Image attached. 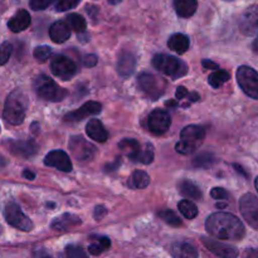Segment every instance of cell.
Returning a JSON list of instances; mask_svg holds the SVG:
<instances>
[{
	"mask_svg": "<svg viewBox=\"0 0 258 258\" xmlns=\"http://www.w3.org/2000/svg\"><path fill=\"white\" fill-rule=\"evenodd\" d=\"M206 228L209 234L226 241H241L246 234L243 223L236 216L226 212H217L209 216Z\"/></svg>",
	"mask_w": 258,
	"mask_h": 258,
	"instance_id": "obj_1",
	"label": "cell"
},
{
	"mask_svg": "<svg viewBox=\"0 0 258 258\" xmlns=\"http://www.w3.org/2000/svg\"><path fill=\"white\" fill-rule=\"evenodd\" d=\"M28 110V97L20 90H15L5 101L3 117L10 125L18 126L23 123Z\"/></svg>",
	"mask_w": 258,
	"mask_h": 258,
	"instance_id": "obj_2",
	"label": "cell"
},
{
	"mask_svg": "<svg viewBox=\"0 0 258 258\" xmlns=\"http://www.w3.org/2000/svg\"><path fill=\"white\" fill-rule=\"evenodd\" d=\"M206 138V130L202 126L189 125L183 128L180 134V141L176 144L175 149L179 154L188 155L197 150V148L202 145Z\"/></svg>",
	"mask_w": 258,
	"mask_h": 258,
	"instance_id": "obj_3",
	"label": "cell"
},
{
	"mask_svg": "<svg viewBox=\"0 0 258 258\" xmlns=\"http://www.w3.org/2000/svg\"><path fill=\"white\" fill-rule=\"evenodd\" d=\"M153 66L165 76H169L173 80L180 78L188 73V67L183 60L176 57L168 54H156L153 58Z\"/></svg>",
	"mask_w": 258,
	"mask_h": 258,
	"instance_id": "obj_4",
	"label": "cell"
},
{
	"mask_svg": "<svg viewBox=\"0 0 258 258\" xmlns=\"http://www.w3.org/2000/svg\"><path fill=\"white\" fill-rule=\"evenodd\" d=\"M34 90L40 98L47 101H53V102L62 101L67 96V91L64 88L59 87L54 81L50 80L48 76L44 75L38 76L35 78Z\"/></svg>",
	"mask_w": 258,
	"mask_h": 258,
	"instance_id": "obj_5",
	"label": "cell"
},
{
	"mask_svg": "<svg viewBox=\"0 0 258 258\" xmlns=\"http://www.w3.org/2000/svg\"><path fill=\"white\" fill-rule=\"evenodd\" d=\"M138 85L140 90L151 100L161 97L165 93L166 82L161 77L154 76L151 73H141L138 77Z\"/></svg>",
	"mask_w": 258,
	"mask_h": 258,
	"instance_id": "obj_6",
	"label": "cell"
},
{
	"mask_svg": "<svg viewBox=\"0 0 258 258\" xmlns=\"http://www.w3.org/2000/svg\"><path fill=\"white\" fill-rule=\"evenodd\" d=\"M237 81L247 96L258 100V73L248 66H241L237 71Z\"/></svg>",
	"mask_w": 258,
	"mask_h": 258,
	"instance_id": "obj_7",
	"label": "cell"
},
{
	"mask_svg": "<svg viewBox=\"0 0 258 258\" xmlns=\"http://www.w3.org/2000/svg\"><path fill=\"white\" fill-rule=\"evenodd\" d=\"M5 221L14 228L20 229V231L29 232L33 229V223L27 216L22 212L20 207L15 203H9L5 207L4 211Z\"/></svg>",
	"mask_w": 258,
	"mask_h": 258,
	"instance_id": "obj_8",
	"label": "cell"
},
{
	"mask_svg": "<svg viewBox=\"0 0 258 258\" xmlns=\"http://www.w3.org/2000/svg\"><path fill=\"white\" fill-rule=\"evenodd\" d=\"M70 150L72 155L81 163L91 161L97 153V149L92 144L88 143L87 140H85L82 136H73L71 139Z\"/></svg>",
	"mask_w": 258,
	"mask_h": 258,
	"instance_id": "obj_9",
	"label": "cell"
},
{
	"mask_svg": "<svg viewBox=\"0 0 258 258\" xmlns=\"http://www.w3.org/2000/svg\"><path fill=\"white\" fill-rule=\"evenodd\" d=\"M50 71L55 77L63 81L71 80L77 73V66L66 55H55L50 62Z\"/></svg>",
	"mask_w": 258,
	"mask_h": 258,
	"instance_id": "obj_10",
	"label": "cell"
},
{
	"mask_svg": "<svg viewBox=\"0 0 258 258\" xmlns=\"http://www.w3.org/2000/svg\"><path fill=\"white\" fill-rule=\"evenodd\" d=\"M239 211L244 221L258 231V198L253 194H244L239 201Z\"/></svg>",
	"mask_w": 258,
	"mask_h": 258,
	"instance_id": "obj_11",
	"label": "cell"
},
{
	"mask_svg": "<svg viewBox=\"0 0 258 258\" xmlns=\"http://www.w3.org/2000/svg\"><path fill=\"white\" fill-rule=\"evenodd\" d=\"M171 125V118L166 111L154 110L149 113L148 127L149 130L156 135H163L169 130Z\"/></svg>",
	"mask_w": 258,
	"mask_h": 258,
	"instance_id": "obj_12",
	"label": "cell"
},
{
	"mask_svg": "<svg viewBox=\"0 0 258 258\" xmlns=\"http://www.w3.org/2000/svg\"><path fill=\"white\" fill-rule=\"evenodd\" d=\"M239 29L249 37L258 34V5H252L244 10L239 19Z\"/></svg>",
	"mask_w": 258,
	"mask_h": 258,
	"instance_id": "obj_13",
	"label": "cell"
},
{
	"mask_svg": "<svg viewBox=\"0 0 258 258\" xmlns=\"http://www.w3.org/2000/svg\"><path fill=\"white\" fill-rule=\"evenodd\" d=\"M202 242H203L204 246L214 253L216 256L221 258H237L238 257L239 252L236 247L229 246V244L223 243V242L216 241V239L208 238V237H203L202 238Z\"/></svg>",
	"mask_w": 258,
	"mask_h": 258,
	"instance_id": "obj_14",
	"label": "cell"
},
{
	"mask_svg": "<svg viewBox=\"0 0 258 258\" xmlns=\"http://www.w3.org/2000/svg\"><path fill=\"white\" fill-rule=\"evenodd\" d=\"M44 164L50 168H55L64 173H70L72 170V161L67 153L63 150H53L45 156Z\"/></svg>",
	"mask_w": 258,
	"mask_h": 258,
	"instance_id": "obj_15",
	"label": "cell"
},
{
	"mask_svg": "<svg viewBox=\"0 0 258 258\" xmlns=\"http://www.w3.org/2000/svg\"><path fill=\"white\" fill-rule=\"evenodd\" d=\"M101 110H102L101 103L96 102V101H90V102L81 106L78 110L67 113V115L64 116V120L67 121V122H78V121H82L83 118L88 117V116L97 115V113L101 112Z\"/></svg>",
	"mask_w": 258,
	"mask_h": 258,
	"instance_id": "obj_16",
	"label": "cell"
},
{
	"mask_svg": "<svg viewBox=\"0 0 258 258\" xmlns=\"http://www.w3.org/2000/svg\"><path fill=\"white\" fill-rule=\"evenodd\" d=\"M10 153L22 158H32L37 154V144L33 140H12L8 143Z\"/></svg>",
	"mask_w": 258,
	"mask_h": 258,
	"instance_id": "obj_17",
	"label": "cell"
},
{
	"mask_svg": "<svg viewBox=\"0 0 258 258\" xmlns=\"http://www.w3.org/2000/svg\"><path fill=\"white\" fill-rule=\"evenodd\" d=\"M49 37L54 43H64L71 37V28L68 27L67 22L58 20L53 23L49 28Z\"/></svg>",
	"mask_w": 258,
	"mask_h": 258,
	"instance_id": "obj_18",
	"label": "cell"
},
{
	"mask_svg": "<svg viewBox=\"0 0 258 258\" xmlns=\"http://www.w3.org/2000/svg\"><path fill=\"white\" fill-rule=\"evenodd\" d=\"M30 22H32V18H30L29 13L24 9H20L18 10L17 14L8 22V27H9V29L12 30V32L19 33L27 29L30 25Z\"/></svg>",
	"mask_w": 258,
	"mask_h": 258,
	"instance_id": "obj_19",
	"label": "cell"
},
{
	"mask_svg": "<svg viewBox=\"0 0 258 258\" xmlns=\"http://www.w3.org/2000/svg\"><path fill=\"white\" fill-rule=\"evenodd\" d=\"M86 133L92 140L98 141V143H105L108 138V133L106 131L105 126L100 120H96V118L88 121L86 125Z\"/></svg>",
	"mask_w": 258,
	"mask_h": 258,
	"instance_id": "obj_20",
	"label": "cell"
},
{
	"mask_svg": "<svg viewBox=\"0 0 258 258\" xmlns=\"http://www.w3.org/2000/svg\"><path fill=\"white\" fill-rule=\"evenodd\" d=\"M136 67V58L133 53L122 52L118 55L117 60V72L123 77L133 75Z\"/></svg>",
	"mask_w": 258,
	"mask_h": 258,
	"instance_id": "obj_21",
	"label": "cell"
},
{
	"mask_svg": "<svg viewBox=\"0 0 258 258\" xmlns=\"http://www.w3.org/2000/svg\"><path fill=\"white\" fill-rule=\"evenodd\" d=\"M174 258H198V251L193 244L188 242H176L171 247Z\"/></svg>",
	"mask_w": 258,
	"mask_h": 258,
	"instance_id": "obj_22",
	"label": "cell"
},
{
	"mask_svg": "<svg viewBox=\"0 0 258 258\" xmlns=\"http://www.w3.org/2000/svg\"><path fill=\"white\" fill-rule=\"evenodd\" d=\"M81 224V219L73 214H63L52 222V228L58 232H64Z\"/></svg>",
	"mask_w": 258,
	"mask_h": 258,
	"instance_id": "obj_23",
	"label": "cell"
},
{
	"mask_svg": "<svg viewBox=\"0 0 258 258\" xmlns=\"http://www.w3.org/2000/svg\"><path fill=\"white\" fill-rule=\"evenodd\" d=\"M189 45H190V40L185 34H181V33L173 34L168 40V47L179 54L185 53L189 49Z\"/></svg>",
	"mask_w": 258,
	"mask_h": 258,
	"instance_id": "obj_24",
	"label": "cell"
},
{
	"mask_svg": "<svg viewBox=\"0 0 258 258\" xmlns=\"http://www.w3.org/2000/svg\"><path fill=\"white\" fill-rule=\"evenodd\" d=\"M174 8L179 17L189 18L197 12L198 2L197 0H174Z\"/></svg>",
	"mask_w": 258,
	"mask_h": 258,
	"instance_id": "obj_25",
	"label": "cell"
},
{
	"mask_svg": "<svg viewBox=\"0 0 258 258\" xmlns=\"http://www.w3.org/2000/svg\"><path fill=\"white\" fill-rule=\"evenodd\" d=\"M118 149L121 153L125 154L127 158H130L133 161H136L139 154H140L141 148L139 141L134 140V139H123L120 144H118Z\"/></svg>",
	"mask_w": 258,
	"mask_h": 258,
	"instance_id": "obj_26",
	"label": "cell"
},
{
	"mask_svg": "<svg viewBox=\"0 0 258 258\" xmlns=\"http://www.w3.org/2000/svg\"><path fill=\"white\" fill-rule=\"evenodd\" d=\"M179 191H180L181 196H184L185 198L194 199V201H199L202 198V191L193 181L190 180H183L179 184Z\"/></svg>",
	"mask_w": 258,
	"mask_h": 258,
	"instance_id": "obj_27",
	"label": "cell"
},
{
	"mask_svg": "<svg viewBox=\"0 0 258 258\" xmlns=\"http://www.w3.org/2000/svg\"><path fill=\"white\" fill-rule=\"evenodd\" d=\"M92 239H95V242L90 244L88 247V252L93 256H98L102 252H105L106 249L110 248L111 242L107 237H92Z\"/></svg>",
	"mask_w": 258,
	"mask_h": 258,
	"instance_id": "obj_28",
	"label": "cell"
},
{
	"mask_svg": "<svg viewBox=\"0 0 258 258\" xmlns=\"http://www.w3.org/2000/svg\"><path fill=\"white\" fill-rule=\"evenodd\" d=\"M67 24L68 27L72 30L77 33L85 32L86 28H87V23H86V19L80 14H70L67 17Z\"/></svg>",
	"mask_w": 258,
	"mask_h": 258,
	"instance_id": "obj_29",
	"label": "cell"
},
{
	"mask_svg": "<svg viewBox=\"0 0 258 258\" xmlns=\"http://www.w3.org/2000/svg\"><path fill=\"white\" fill-rule=\"evenodd\" d=\"M178 208L180 211V213L186 219H193L198 216V208H197V206L191 201H188V199H184V201L179 202Z\"/></svg>",
	"mask_w": 258,
	"mask_h": 258,
	"instance_id": "obj_30",
	"label": "cell"
},
{
	"mask_svg": "<svg viewBox=\"0 0 258 258\" xmlns=\"http://www.w3.org/2000/svg\"><path fill=\"white\" fill-rule=\"evenodd\" d=\"M131 181V185L134 188H138V189H144L150 184V176L143 170H136L135 173L133 174L130 179Z\"/></svg>",
	"mask_w": 258,
	"mask_h": 258,
	"instance_id": "obj_31",
	"label": "cell"
},
{
	"mask_svg": "<svg viewBox=\"0 0 258 258\" xmlns=\"http://www.w3.org/2000/svg\"><path fill=\"white\" fill-rule=\"evenodd\" d=\"M229 78H231V76H229V73L227 72V71L219 70V71H217V72L212 73V75L209 76L208 82H209V85L212 86V87L218 88V87H221V86H223L224 83H226L227 81L229 80Z\"/></svg>",
	"mask_w": 258,
	"mask_h": 258,
	"instance_id": "obj_32",
	"label": "cell"
},
{
	"mask_svg": "<svg viewBox=\"0 0 258 258\" xmlns=\"http://www.w3.org/2000/svg\"><path fill=\"white\" fill-rule=\"evenodd\" d=\"M214 163H216V158H214L212 154H208V153L201 154V155L197 156V158L193 160V165L196 166V168H201V169L211 168Z\"/></svg>",
	"mask_w": 258,
	"mask_h": 258,
	"instance_id": "obj_33",
	"label": "cell"
},
{
	"mask_svg": "<svg viewBox=\"0 0 258 258\" xmlns=\"http://www.w3.org/2000/svg\"><path fill=\"white\" fill-rule=\"evenodd\" d=\"M159 217L163 219L165 223H168L169 226L171 227H179L181 226V219L175 212L170 211V209H166V211H163L159 213Z\"/></svg>",
	"mask_w": 258,
	"mask_h": 258,
	"instance_id": "obj_34",
	"label": "cell"
},
{
	"mask_svg": "<svg viewBox=\"0 0 258 258\" xmlns=\"http://www.w3.org/2000/svg\"><path fill=\"white\" fill-rule=\"evenodd\" d=\"M153 160H154V148L150 145V144H148V145L145 146V149L140 151L136 161L148 165V164L153 163Z\"/></svg>",
	"mask_w": 258,
	"mask_h": 258,
	"instance_id": "obj_35",
	"label": "cell"
},
{
	"mask_svg": "<svg viewBox=\"0 0 258 258\" xmlns=\"http://www.w3.org/2000/svg\"><path fill=\"white\" fill-rule=\"evenodd\" d=\"M64 258H88L85 249L80 246H67L64 249Z\"/></svg>",
	"mask_w": 258,
	"mask_h": 258,
	"instance_id": "obj_36",
	"label": "cell"
},
{
	"mask_svg": "<svg viewBox=\"0 0 258 258\" xmlns=\"http://www.w3.org/2000/svg\"><path fill=\"white\" fill-rule=\"evenodd\" d=\"M33 54H34L35 59L39 60L40 63H43L52 55V49H50L48 45H40V47L35 48Z\"/></svg>",
	"mask_w": 258,
	"mask_h": 258,
	"instance_id": "obj_37",
	"label": "cell"
},
{
	"mask_svg": "<svg viewBox=\"0 0 258 258\" xmlns=\"http://www.w3.org/2000/svg\"><path fill=\"white\" fill-rule=\"evenodd\" d=\"M81 0H54V8L58 12H67L78 5Z\"/></svg>",
	"mask_w": 258,
	"mask_h": 258,
	"instance_id": "obj_38",
	"label": "cell"
},
{
	"mask_svg": "<svg viewBox=\"0 0 258 258\" xmlns=\"http://www.w3.org/2000/svg\"><path fill=\"white\" fill-rule=\"evenodd\" d=\"M13 53V45L10 43L4 42L0 45V66L5 64L9 60L10 55Z\"/></svg>",
	"mask_w": 258,
	"mask_h": 258,
	"instance_id": "obj_39",
	"label": "cell"
},
{
	"mask_svg": "<svg viewBox=\"0 0 258 258\" xmlns=\"http://www.w3.org/2000/svg\"><path fill=\"white\" fill-rule=\"evenodd\" d=\"M53 0H30V8L33 10H44L52 4Z\"/></svg>",
	"mask_w": 258,
	"mask_h": 258,
	"instance_id": "obj_40",
	"label": "cell"
},
{
	"mask_svg": "<svg viewBox=\"0 0 258 258\" xmlns=\"http://www.w3.org/2000/svg\"><path fill=\"white\" fill-rule=\"evenodd\" d=\"M212 198L217 199V201H224V199L229 198V194L227 193V190H224L223 188H214L211 191Z\"/></svg>",
	"mask_w": 258,
	"mask_h": 258,
	"instance_id": "obj_41",
	"label": "cell"
},
{
	"mask_svg": "<svg viewBox=\"0 0 258 258\" xmlns=\"http://www.w3.org/2000/svg\"><path fill=\"white\" fill-rule=\"evenodd\" d=\"M106 214H107V209H106L103 206L96 207L95 212H93V217H95L96 221H101Z\"/></svg>",
	"mask_w": 258,
	"mask_h": 258,
	"instance_id": "obj_42",
	"label": "cell"
},
{
	"mask_svg": "<svg viewBox=\"0 0 258 258\" xmlns=\"http://www.w3.org/2000/svg\"><path fill=\"white\" fill-rule=\"evenodd\" d=\"M97 62L98 59L95 54L86 55L85 59H83V64H85L86 67H95V66L97 64Z\"/></svg>",
	"mask_w": 258,
	"mask_h": 258,
	"instance_id": "obj_43",
	"label": "cell"
},
{
	"mask_svg": "<svg viewBox=\"0 0 258 258\" xmlns=\"http://www.w3.org/2000/svg\"><path fill=\"white\" fill-rule=\"evenodd\" d=\"M188 95V91H186L185 87H183V86L176 88V100H183V98Z\"/></svg>",
	"mask_w": 258,
	"mask_h": 258,
	"instance_id": "obj_44",
	"label": "cell"
},
{
	"mask_svg": "<svg viewBox=\"0 0 258 258\" xmlns=\"http://www.w3.org/2000/svg\"><path fill=\"white\" fill-rule=\"evenodd\" d=\"M243 258H258V248H249L244 252Z\"/></svg>",
	"mask_w": 258,
	"mask_h": 258,
	"instance_id": "obj_45",
	"label": "cell"
},
{
	"mask_svg": "<svg viewBox=\"0 0 258 258\" xmlns=\"http://www.w3.org/2000/svg\"><path fill=\"white\" fill-rule=\"evenodd\" d=\"M203 66L207 68V70H219V66L216 64V63L212 62V60L209 59H204Z\"/></svg>",
	"mask_w": 258,
	"mask_h": 258,
	"instance_id": "obj_46",
	"label": "cell"
},
{
	"mask_svg": "<svg viewBox=\"0 0 258 258\" xmlns=\"http://www.w3.org/2000/svg\"><path fill=\"white\" fill-rule=\"evenodd\" d=\"M35 258H52L48 252H45L44 249H39V251H35Z\"/></svg>",
	"mask_w": 258,
	"mask_h": 258,
	"instance_id": "obj_47",
	"label": "cell"
},
{
	"mask_svg": "<svg viewBox=\"0 0 258 258\" xmlns=\"http://www.w3.org/2000/svg\"><path fill=\"white\" fill-rule=\"evenodd\" d=\"M23 176H24L25 179H28V180H34L35 179V174L32 173L30 170H28V169H25V170L23 171Z\"/></svg>",
	"mask_w": 258,
	"mask_h": 258,
	"instance_id": "obj_48",
	"label": "cell"
},
{
	"mask_svg": "<svg viewBox=\"0 0 258 258\" xmlns=\"http://www.w3.org/2000/svg\"><path fill=\"white\" fill-rule=\"evenodd\" d=\"M252 48H253V52L257 53V54H258V35H257L256 39H254L253 44H252Z\"/></svg>",
	"mask_w": 258,
	"mask_h": 258,
	"instance_id": "obj_49",
	"label": "cell"
},
{
	"mask_svg": "<svg viewBox=\"0 0 258 258\" xmlns=\"http://www.w3.org/2000/svg\"><path fill=\"white\" fill-rule=\"evenodd\" d=\"M5 164H7V161H5V159L0 155V168H2V166H4Z\"/></svg>",
	"mask_w": 258,
	"mask_h": 258,
	"instance_id": "obj_50",
	"label": "cell"
},
{
	"mask_svg": "<svg viewBox=\"0 0 258 258\" xmlns=\"http://www.w3.org/2000/svg\"><path fill=\"white\" fill-rule=\"evenodd\" d=\"M108 3L112 5H116V4H118V3H121V0H108Z\"/></svg>",
	"mask_w": 258,
	"mask_h": 258,
	"instance_id": "obj_51",
	"label": "cell"
},
{
	"mask_svg": "<svg viewBox=\"0 0 258 258\" xmlns=\"http://www.w3.org/2000/svg\"><path fill=\"white\" fill-rule=\"evenodd\" d=\"M217 207H218V208H226V204H217Z\"/></svg>",
	"mask_w": 258,
	"mask_h": 258,
	"instance_id": "obj_52",
	"label": "cell"
},
{
	"mask_svg": "<svg viewBox=\"0 0 258 258\" xmlns=\"http://www.w3.org/2000/svg\"><path fill=\"white\" fill-rule=\"evenodd\" d=\"M254 184H256V189H257V191H258V176H257L256 181H254Z\"/></svg>",
	"mask_w": 258,
	"mask_h": 258,
	"instance_id": "obj_53",
	"label": "cell"
},
{
	"mask_svg": "<svg viewBox=\"0 0 258 258\" xmlns=\"http://www.w3.org/2000/svg\"><path fill=\"white\" fill-rule=\"evenodd\" d=\"M0 233H2V228H0Z\"/></svg>",
	"mask_w": 258,
	"mask_h": 258,
	"instance_id": "obj_54",
	"label": "cell"
}]
</instances>
